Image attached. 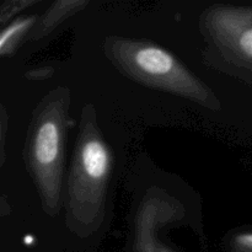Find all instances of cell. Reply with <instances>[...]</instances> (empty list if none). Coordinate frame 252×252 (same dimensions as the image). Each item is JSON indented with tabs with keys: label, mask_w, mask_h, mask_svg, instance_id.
Masks as SVG:
<instances>
[{
	"label": "cell",
	"mask_w": 252,
	"mask_h": 252,
	"mask_svg": "<svg viewBox=\"0 0 252 252\" xmlns=\"http://www.w3.org/2000/svg\"><path fill=\"white\" fill-rule=\"evenodd\" d=\"M111 154L96 121L95 110H83L66 187V224L80 236L94 234L105 218Z\"/></svg>",
	"instance_id": "obj_1"
},
{
	"label": "cell",
	"mask_w": 252,
	"mask_h": 252,
	"mask_svg": "<svg viewBox=\"0 0 252 252\" xmlns=\"http://www.w3.org/2000/svg\"><path fill=\"white\" fill-rule=\"evenodd\" d=\"M70 91L57 88L37 106L25 147L27 167L36 184L42 206L56 216L63 197L64 139L68 127Z\"/></svg>",
	"instance_id": "obj_2"
},
{
	"label": "cell",
	"mask_w": 252,
	"mask_h": 252,
	"mask_svg": "<svg viewBox=\"0 0 252 252\" xmlns=\"http://www.w3.org/2000/svg\"><path fill=\"white\" fill-rule=\"evenodd\" d=\"M105 51L110 61L125 75L138 83L189 98L211 110L220 107L218 98L208 86L161 47L110 37L105 42Z\"/></svg>",
	"instance_id": "obj_3"
},
{
	"label": "cell",
	"mask_w": 252,
	"mask_h": 252,
	"mask_svg": "<svg viewBox=\"0 0 252 252\" xmlns=\"http://www.w3.org/2000/svg\"><path fill=\"white\" fill-rule=\"evenodd\" d=\"M202 31L229 62L252 69V9L217 5L204 11Z\"/></svg>",
	"instance_id": "obj_4"
},
{
	"label": "cell",
	"mask_w": 252,
	"mask_h": 252,
	"mask_svg": "<svg viewBox=\"0 0 252 252\" xmlns=\"http://www.w3.org/2000/svg\"><path fill=\"white\" fill-rule=\"evenodd\" d=\"M88 4L86 1H57L52 5L51 9L37 21L36 27L32 31L30 39L38 41L43 38L51 31H53L61 22L74 12L79 11L83 6Z\"/></svg>",
	"instance_id": "obj_5"
},
{
	"label": "cell",
	"mask_w": 252,
	"mask_h": 252,
	"mask_svg": "<svg viewBox=\"0 0 252 252\" xmlns=\"http://www.w3.org/2000/svg\"><path fill=\"white\" fill-rule=\"evenodd\" d=\"M37 21L38 20H36V16L21 17V19L15 20L14 22L9 25V27L2 30L1 36H0V53H1V56L11 54L16 49L20 41L26 36L27 32L33 29Z\"/></svg>",
	"instance_id": "obj_6"
},
{
	"label": "cell",
	"mask_w": 252,
	"mask_h": 252,
	"mask_svg": "<svg viewBox=\"0 0 252 252\" xmlns=\"http://www.w3.org/2000/svg\"><path fill=\"white\" fill-rule=\"evenodd\" d=\"M233 252H252V233L240 234L233 239Z\"/></svg>",
	"instance_id": "obj_7"
},
{
	"label": "cell",
	"mask_w": 252,
	"mask_h": 252,
	"mask_svg": "<svg viewBox=\"0 0 252 252\" xmlns=\"http://www.w3.org/2000/svg\"><path fill=\"white\" fill-rule=\"evenodd\" d=\"M135 246H137L138 252H172L164 245L157 243L154 239L149 241H143V243H137Z\"/></svg>",
	"instance_id": "obj_8"
},
{
	"label": "cell",
	"mask_w": 252,
	"mask_h": 252,
	"mask_svg": "<svg viewBox=\"0 0 252 252\" xmlns=\"http://www.w3.org/2000/svg\"><path fill=\"white\" fill-rule=\"evenodd\" d=\"M32 4H33L32 1H11V2H7L6 5H9V9H7V7H2V9H7V10L11 9V11L7 12V14L1 15V22L6 21V20L9 19L10 16H12L15 12H17L20 9H22L24 6H30V5H32Z\"/></svg>",
	"instance_id": "obj_9"
}]
</instances>
